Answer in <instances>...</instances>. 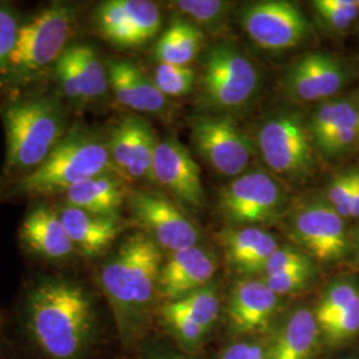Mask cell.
I'll return each mask as SVG.
<instances>
[{
    "mask_svg": "<svg viewBox=\"0 0 359 359\" xmlns=\"http://www.w3.org/2000/svg\"><path fill=\"white\" fill-rule=\"evenodd\" d=\"M161 26L158 6L149 0H109L96 11L102 38L118 48H135L148 43Z\"/></svg>",
    "mask_w": 359,
    "mask_h": 359,
    "instance_id": "obj_12",
    "label": "cell"
},
{
    "mask_svg": "<svg viewBox=\"0 0 359 359\" xmlns=\"http://www.w3.org/2000/svg\"><path fill=\"white\" fill-rule=\"evenodd\" d=\"M163 268L160 246L145 233L128 237L99 273V283L126 346L140 339L152 314Z\"/></svg>",
    "mask_w": 359,
    "mask_h": 359,
    "instance_id": "obj_2",
    "label": "cell"
},
{
    "mask_svg": "<svg viewBox=\"0 0 359 359\" xmlns=\"http://www.w3.org/2000/svg\"><path fill=\"white\" fill-rule=\"evenodd\" d=\"M55 74L65 97L72 103L84 104L76 60L71 47H68L57 60L55 65Z\"/></svg>",
    "mask_w": 359,
    "mask_h": 359,
    "instance_id": "obj_34",
    "label": "cell"
},
{
    "mask_svg": "<svg viewBox=\"0 0 359 359\" xmlns=\"http://www.w3.org/2000/svg\"><path fill=\"white\" fill-rule=\"evenodd\" d=\"M20 240L31 253L51 261L65 259L76 253L59 213L44 205L35 208L25 218Z\"/></svg>",
    "mask_w": 359,
    "mask_h": 359,
    "instance_id": "obj_21",
    "label": "cell"
},
{
    "mask_svg": "<svg viewBox=\"0 0 359 359\" xmlns=\"http://www.w3.org/2000/svg\"><path fill=\"white\" fill-rule=\"evenodd\" d=\"M74 10L53 3L19 28L8 68L19 79L31 77L56 65L65 53L75 28Z\"/></svg>",
    "mask_w": 359,
    "mask_h": 359,
    "instance_id": "obj_5",
    "label": "cell"
},
{
    "mask_svg": "<svg viewBox=\"0 0 359 359\" xmlns=\"http://www.w3.org/2000/svg\"><path fill=\"white\" fill-rule=\"evenodd\" d=\"M108 173H117L108 142L96 132L76 126L65 133L48 158L15 184V192L52 196Z\"/></svg>",
    "mask_w": 359,
    "mask_h": 359,
    "instance_id": "obj_3",
    "label": "cell"
},
{
    "mask_svg": "<svg viewBox=\"0 0 359 359\" xmlns=\"http://www.w3.org/2000/svg\"><path fill=\"white\" fill-rule=\"evenodd\" d=\"M154 181L172 193L182 205L201 209L205 193L201 173L191 152L176 139L157 142L154 160Z\"/></svg>",
    "mask_w": 359,
    "mask_h": 359,
    "instance_id": "obj_16",
    "label": "cell"
},
{
    "mask_svg": "<svg viewBox=\"0 0 359 359\" xmlns=\"http://www.w3.org/2000/svg\"><path fill=\"white\" fill-rule=\"evenodd\" d=\"M140 359H193L165 347L149 346L142 350Z\"/></svg>",
    "mask_w": 359,
    "mask_h": 359,
    "instance_id": "obj_43",
    "label": "cell"
},
{
    "mask_svg": "<svg viewBox=\"0 0 359 359\" xmlns=\"http://www.w3.org/2000/svg\"><path fill=\"white\" fill-rule=\"evenodd\" d=\"M216 269L215 256L198 245L172 253L161 268L158 295L170 302L191 294L208 286Z\"/></svg>",
    "mask_w": 359,
    "mask_h": 359,
    "instance_id": "obj_19",
    "label": "cell"
},
{
    "mask_svg": "<svg viewBox=\"0 0 359 359\" xmlns=\"http://www.w3.org/2000/svg\"><path fill=\"white\" fill-rule=\"evenodd\" d=\"M290 231L304 252L320 261H338L348 252L345 219L329 203L302 206L295 212Z\"/></svg>",
    "mask_w": 359,
    "mask_h": 359,
    "instance_id": "obj_13",
    "label": "cell"
},
{
    "mask_svg": "<svg viewBox=\"0 0 359 359\" xmlns=\"http://www.w3.org/2000/svg\"><path fill=\"white\" fill-rule=\"evenodd\" d=\"M323 345L341 347L359 335V294L322 332Z\"/></svg>",
    "mask_w": 359,
    "mask_h": 359,
    "instance_id": "obj_27",
    "label": "cell"
},
{
    "mask_svg": "<svg viewBox=\"0 0 359 359\" xmlns=\"http://www.w3.org/2000/svg\"><path fill=\"white\" fill-rule=\"evenodd\" d=\"M157 139L152 127L140 117L123 118L108 140L109 154L117 175L129 180L154 181Z\"/></svg>",
    "mask_w": 359,
    "mask_h": 359,
    "instance_id": "obj_15",
    "label": "cell"
},
{
    "mask_svg": "<svg viewBox=\"0 0 359 359\" xmlns=\"http://www.w3.org/2000/svg\"><path fill=\"white\" fill-rule=\"evenodd\" d=\"M316 269L290 270L278 274L264 276V283L273 293L281 295L294 294L304 292L313 281Z\"/></svg>",
    "mask_w": 359,
    "mask_h": 359,
    "instance_id": "obj_37",
    "label": "cell"
},
{
    "mask_svg": "<svg viewBox=\"0 0 359 359\" xmlns=\"http://www.w3.org/2000/svg\"><path fill=\"white\" fill-rule=\"evenodd\" d=\"M258 147L266 165L287 179L308 177L314 169L310 133L293 112L271 116L259 129Z\"/></svg>",
    "mask_w": 359,
    "mask_h": 359,
    "instance_id": "obj_7",
    "label": "cell"
},
{
    "mask_svg": "<svg viewBox=\"0 0 359 359\" xmlns=\"http://www.w3.org/2000/svg\"><path fill=\"white\" fill-rule=\"evenodd\" d=\"M355 4H357V7H358L359 10V0H355Z\"/></svg>",
    "mask_w": 359,
    "mask_h": 359,
    "instance_id": "obj_47",
    "label": "cell"
},
{
    "mask_svg": "<svg viewBox=\"0 0 359 359\" xmlns=\"http://www.w3.org/2000/svg\"><path fill=\"white\" fill-rule=\"evenodd\" d=\"M258 81V71L244 52L231 43H216L203 63L201 103L216 111L238 109L253 97Z\"/></svg>",
    "mask_w": 359,
    "mask_h": 359,
    "instance_id": "obj_6",
    "label": "cell"
},
{
    "mask_svg": "<svg viewBox=\"0 0 359 359\" xmlns=\"http://www.w3.org/2000/svg\"><path fill=\"white\" fill-rule=\"evenodd\" d=\"M269 333V359H316L323 346L314 309L306 306H295L283 313Z\"/></svg>",
    "mask_w": 359,
    "mask_h": 359,
    "instance_id": "obj_18",
    "label": "cell"
},
{
    "mask_svg": "<svg viewBox=\"0 0 359 359\" xmlns=\"http://www.w3.org/2000/svg\"><path fill=\"white\" fill-rule=\"evenodd\" d=\"M218 359H269L266 341L252 337L238 338L221 350Z\"/></svg>",
    "mask_w": 359,
    "mask_h": 359,
    "instance_id": "obj_40",
    "label": "cell"
},
{
    "mask_svg": "<svg viewBox=\"0 0 359 359\" xmlns=\"http://www.w3.org/2000/svg\"><path fill=\"white\" fill-rule=\"evenodd\" d=\"M314 8L325 23L335 31H346L359 16L354 0H317Z\"/></svg>",
    "mask_w": 359,
    "mask_h": 359,
    "instance_id": "obj_32",
    "label": "cell"
},
{
    "mask_svg": "<svg viewBox=\"0 0 359 359\" xmlns=\"http://www.w3.org/2000/svg\"><path fill=\"white\" fill-rule=\"evenodd\" d=\"M7 137L6 170L25 176L38 169L65 137L63 108L55 97H35L3 111Z\"/></svg>",
    "mask_w": 359,
    "mask_h": 359,
    "instance_id": "obj_4",
    "label": "cell"
},
{
    "mask_svg": "<svg viewBox=\"0 0 359 359\" xmlns=\"http://www.w3.org/2000/svg\"><path fill=\"white\" fill-rule=\"evenodd\" d=\"M286 86L287 90L302 102H316L321 100L318 90L311 76L309 75L308 69L298 60L297 63L290 67L286 75Z\"/></svg>",
    "mask_w": 359,
    "mask_h": 359,
    "instance_id": "obj_39",
    "label": "cell"
},
{
    "mask_svg": "<svg viewBox=\"0 0 359 359\" xmlns=\"http://www.w3.org/2000/svg\"><path fill=\"white\" fill-rule=\"evenodd\" d=\"M358 172H348L333 180L327 189V201L334 210L345 218L350 217L353 198L357 188Z\"/></svg>",
    "mask_w": 359,
    "mask_h": 359,
    "instance_id": "obj_36",
    "label": "cell"
},
{
    "mask_svg": "<svg viewBox=\"0 0 359 359\" xmlns=\"http://www.w3.org/2000/svg\"><path fill=\"white\" fill-rule=\"evenodd\" d=\"M358 140H359V111H358Z\"/></svg>",
    "mask_w": 359,
    "mask_h": 359,
    "instance_id": "obj_48",
    "label": "cell"
},
{
    "mask_svg": "<svg viewBox=\"0 0 359 359\" xmlns=\"http://www.w3.org/2000/svg\"><path fill=\"white\" fill-rule=\"evenodd\" d=\"M358 139V118L347 123L342 128L337 129L333 135H330L320 147H317L323 154L334 156L342 154Z\"/></svg>",
    "mask_w": 359,
    "mask_h": 359,
    "instance_id": "obj_42",
    "label": "cell"
},
{
    "mask_svg": "<svg viewBox=\"0 0 359 359\" xmlns=\"http://www.w3.org/2000/svg\"><path fill=\"white\" fill-rule=\"evenodd\" d=\"M154 84L167 97H180L191 93L196 72L188 65L158 63L154 77Z\"/></svg>",
    "mask_w": 359,
    "mask_h": 359,
    "instance_id": "obj_29",
    "label": "cell"
},
{
    "mask_svg": "<svg viewBox=\"0 0 359 359\" xmlns=\"http://www.w3.org/2000/svg\"><path fill=\"white\" fill-rule=\"evenodd\" d=\"M191 136L201 157L226 177L241 176L252 160V142L229 116L194 117Z\"/></svg>",
    "mask_w": 359,
    "mask_h": 359,
    "instance_id": "obj_9",
    "label": "cell"
},
{
    "mask_svg": "<svg viewBox=\"0 0 359 359\" xmlns=\"http://www.w3.org/2000/svg\"><path fill=\"white\" fill-rule=\"evenodd\" d=\"M358 294L359 285L353 280H339L327 286L321 301L314 309L321 333Z\"/></svg>",
    "mask_w": 359,
    "mask_h": 359,
    "instance_id": "obj_26",
    "label": "cell"
},
{
    "mask_svg": "<svg viewBox=\"0 0 359 359\" xmlns=\"http://www.w3.org/2000/svg\"><path fill=\"white\" fill-rule=\"evenodd\" d=\"M355 244H357V246H358V250H359V226L358 229L355 231Z\"/></svg>",
    "mask_w": 359,
    "mask_h": 359,
    "instance_id": "obj_46",
    "label": "cell"
},
{
    "mask_svg": "<svg viewBox=\"0 0 359 359\" xmlns=\"http://www.w3.org/2000/svg\"><path fill=\"white\" fill-rule=\"evenodd\" d=\"M299 269H316L311 257L294 246H278L262 273L264 276H271Z\"/></svg>",
    "mask_w": 359,
    "mask_h": 359,
    "instance_id": "obj_35",
    "label": "cell"
},
{
    "mask_svg": "<svg viewBox=\"0 0 359 359\" xmlns=\"http://www.w3.org/2000/svg\"><path fill=\"white\" fill-rule=\"evenodd\" d=\"M71 50L76 60L84 103L102 99L109 87V77L100 56L86 44L71 46Z\"/></svg>",
    "mask_w": 359,
    "mask_h": 359,
    "instance_id": "obj_24",
    "label": "cell"
},
{
    "mask_svg": "<svg viewBox=\"0 0 359 359\" xmlns=\"http://www.w3.org/2000/svg\"><path fill=\"white\" fill-rule=\"evenodd\" d=\"M350 217L359 218V172L358 176H357L355 194H354L353 204H351V210H350Z\"/></svg>",
    "mask_w": 359,
    "mask_h": 359,
    "instance_id": "obj_44",
    "label": "cell"
},
{
    "mask_svg": "<svg viewBox=\"0 0 359 359\" xmlns=\"http://www.w3.org/2000/svg\"><path fill=\"white\" fill-rule=\"evenodd\" d=\"M280 297L262 280H243L231 290L226 320L234 335L246 337L270 330L278 318Z\"/></svg>",
    "mask_w": 359,
    "mask_h": 359,
    "instance_id": "obj_17",
    "label": "cell"
},
{
    "mask_svg": "<svg viewBox=\"0 0 359 359\" xmlns=\"http://www.w3.org/2000/svg\"><path fill=\"white\" fill-rule=\"evenodd\" d=\"M338 359H359V355L357 354H351V355H345V357H341Z\"/></svg>",
    "mask_w": 359,
    "mask_h": 359,
    "instance_id": "obj_45",
    "label": "cell"
},
{
    "mask_svg": "<svg viewBox=\"0 0 359 359\" xmlns=\"http://www.w3.org/2000/svg\"><path fill=\"white\" fill-rule=\"evenodd\" d=\"M19 28L20 27L13 10L0 4V72L8 68Z\"/></svg>",
    "mask_w": 359,
    "mask_h": 359,
    "instance_id": "obj_38",
    "label": "cell"
},
{
    "mask_svg": "<svg viewBox=\"0 0 359 359\" xmlns=\"http://www.w3.org/2000/svg\"><path fill=\"white\" fill-rule=\"evenodd\" d=\"M264 233L265 231L258 226H244L243 229L229 231L225 234L226 255L237 269L241 270L248 258L252 256Z\"/></svg>",
    "mask_w": 359,
    "mask_h": 359,
    "instance_id": "obj_31",
    "label": "cell"
},
{
    "mask_svg": "<svg viewBox=\"0 0 359 359\" xmlns=\"http://www.w3.org/2000/svg\"><path fill=\"white\" fill-rule=\"evenodd\" d=\"M57 213L75 250L81 256L103 255L124 231L120 217L99 216L69 205L59 209Z\"/></svg>",
    "mask_w": 359,
    "mask_h": 359,
    "instance_id": "obj_20",
    "label": "cell"
},
{
    "mask_svg": "<svg viewBox=\"0 0 359 359\" xmlns=\"http://www.w3.org/2000/svg\"><path fill=\"white\" fill-rule=\"evenodd\" d=\"M313 79L320 99H329L334 96L345 83V71L338 60L330 55L314 52L299 59Z\"/></svg>",
    "mask_w": 359,
    "mask_h": 359,
    "instance_id": "obj_25",
    "label": "cell"
},
{
    "mask_svg": "<svg viewBox=\"0 0 359 359\" xmlns=\"http://www.w3.org/2000/svg\"><path fill=\"white\" fill-rule=\"evenodd\" d=\"M277 249H278L277 238L271 233L265 231L262 234L261 240L258 241L255 252L252 253V256L248 258V261L245 262L244 266L240 271L245 276H255L258 273H262L270 257L273 256V253Z\"/></svg>",
    "mask_w": 359,
    "mask_h": 359,
    "instance_id": "obj_41",
    "label": "cell"
},
{
    "mask_svg": "<svg viewBox=\"0 0 359 359\" xmlns=\"http://www.w3.org/2000/svg\"><path fill=\"white\" fill-rule=\"evenodd\" d=\"M25 329L44 358H86L97 334L90 292L71 280L43 278L27 294Z\"/></svg>",
    "mask_w": 359,
    "mask_h": 359,
    "instance_id": "obj_1",
    "label": "cell"
},
{
    "mask_svg": "<svg viewBox=\"0 0 359 359\" xmlns=\"http://www.w3.org/2000/svg\"><path fill=\"white\" fill-rule=\"evenodd\" d=\"M135 90L139 103V112L151 115H163L168 107V97L157 88L154 80L144 74L137 65L133 71Z\"/></svg>",
    "mask_w": 359,
    "mask_h": 359,
    "instance_id": "obj_33",
    "label": "cell"
},
{
    "mask_svg": "<svg viewBox=\"0 0 359 359\" xmlns=\"http://www.w3.org/2000/svg\"><path fill=\"white\" fill-rule=\"evenodd\" d=\"M204 41L203 31L187 20L176 19L154 47L158 63L188 65L200 52Z\"/></svg>",
    "mask_w": 359,
    "mask_h": 359,
    "instance_id": "obj_23",
    "label": "cell"
},
{
    "mask_svg": "<svg viewBox=\"0 0 359 359\" xmlns=\"http://www.w3.org/2000/svg\"><path fill=\"white\" fill-rule=\"evenodd\" d=\"M219 209L234 225L257 226L276 217L285 204L277 181L261 170L243 173L219 192Z\"/></svg>",
    "mask_w": 359,
    "mask_h": 359,
    "instance_id": "obj_10",
    "label": "cell"
},
{
    "mask_svg": "<svg viewBox=\"0 0 359 359\" xmlns=\"http://www.w3.org/2000/svg\"><path fill=\"white\" fill-rule=\"evenodd\" d=\"M217 289L208 285L176 301L165 302L160 316L169 334L180 346L193 351L200 346L219 317Z\"/></svg>",
    "mask_w": 359,
    "mask_h": 359,
    "instance_id": "obj_14",
    "label": "cell"
},
{
    "mask_svg": "<svg viewBox=\"0 0 359 359\" xmlns=\"http://www.w3.org/2000/svg\"><path fill=\"white\" fill-rule=\"evenodd\" d=\"M65 194L67 205L108 217H118L128 197L124 181L116 173L86 180Z\"/></svg>",
    "mask_w": 359,
    "mask_h": 359,
    "instance_id": "obj_22",
    "label": "cell"
},
{
    "mask_svg": "<svg viewBox=\"0 0 359 359\" xmlns=\"http://www.w3.org/2000/svg\"><path fill=\"white\" fill-rule=\"evenodd\" d=\"M233 3L221 0H180L173 7L189 16L196 25L216 27L224 22L231 11Z\"/></svg>",
    "mask_w": 359,
    "mask_h": 359,
    "instance_id": "obj_30",
    "label": "cell"
},
{
    "mask_svg": "<svg viewBox=\"0 0 359 359\" xmlns=\"http://www.w3.org/2000/svg\"><path fill=\"white\" fill-rule=\"evenodd\" d=\"M128 204L135 222L160 249L176 253L198 244V229L167 197L139 191L128 194Z\"/></svg>",
    "mask_w": 359,
    "mask_h": 359,
    "instance_id": "obj_11",
    "label": "cell"
},
{
    "mask_svg": "<svg viewBox=\"0 0 359 359\" xmlns=\"http://www.w3.org/2000/svg\"><path fill=\"white\" fill-rule=\"evenodd\" d=\"M240 22L257 46L266 51H287L308 40L311 25L294 3L257 1L244 7Z\"/></svg>",
    "mask_w": 359,
    "mask_h": 359,
    "instance_id": "obj_8",
    "label": "cell"
},
{
    "mask_svg": "<svg viewBox=\"0 0 359 359\" xmlns=\"http://www.w3.org/2000/svg\"><path fill=\"white\" fill-rule=\"evenodd\" d=\"M357 107L346 100L339 102H330V103L322 104L317 108L314 116L309 124V133L313 142L318 145L320 142L337 128L347 116L353 111H355Z\"/></svg>",
    "mask_w": 359,
    "mask_h": 359,
    "instance_id": "obj_28",
    "label": "cell"
}]
</instances>
